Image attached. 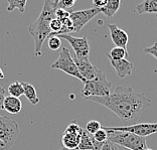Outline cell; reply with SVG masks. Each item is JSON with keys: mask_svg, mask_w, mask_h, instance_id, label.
Masks as SVG:
<instances>
[{"mask_svg": "<svg viewBox=\"0 0 157 150\" xmlns=\"http://www.w3.org/2000/svg\"><path fill=\"white\" fill-rule=\"evenodd\" d=\"M22 86H23V90H24L23 95L25 96L26 99L30 102V104H33V105L38 104L39 98L37 97L36 91H35V88L33 86L29 83H26V82H23Z\"/></svg>", "mask_w": 157, "mask_h": 150, "instance_id": "e0dca14e", "label": "cell"}, {"mask_svg": "<svg viewBox=\"0 0 157 150\" xmlns=\"http://www.w3.org/2000/svg\"><path fill=\"white\" fill-rule=\"evenodd\" d=\"M108 28L110 30L111 39L115 46H119V48L127 49V44L128 40H129V37H128L126 31L121 29L119 26L115 25V24H108Z\"/></svg>", "mask_w": 157, "mask_h": 150, "instance_id": "8fae6325", "label": "cell"}, {"mask_svg": "<svg viewBox=\"0 0 157 150\" xmlns=\"http://www.w3.org/2000/svg\"><path fill=\"white\" fill-rule=\"evenodd\" d=\"M82 133H71V132H63V137H62V142L63 147L67 149H75L78 148V142H80Z\"/></svg>", "mask_w": 157, "mask_h": 150, "instance_id": "5bb4252c", "label": "cell"}, {"mask_svg": "<svg viewBox=\"0 0 157 150\" xmlns=\"http://www.w3.org/2000/svg\"><path fill=\"white\" fill-rule=\"evenodd\" d=\"M60 150H69V149H67V148H65V147H63V148L60 149Z\"/></svg>", "mask_w": 157, "mask_h": 150, "instance_id": "8d00e7d4", "label": "cell"}, {"mask_svg": "<svg viewBox=\"0 0 157 150\" xmlns=\"http://www.w3.org/2000/svg\"><path fill=\"white\" fill-rule=\"evenodd\" d=\"M60 1V0H53V3H55V4L56 5V4H58V3Z\"/></svg>", "mask_w": 157, "mask_h": 150, "instance_id": "d590c367", "label": "cell"}, {"mask_svg": "<svg viewBox=\"0 0 157 150\" xmlns=\"http://www.w3.org/2000/svg\"><path fill=\"white\" fill-rule=\"evenodd\" d=\"M128 56H129V53H128L127 49H125L123 48H119V46L113 48L109 53H107V58L114 60H124V59H126Z\"/></svg>", "mask_w": 157, "mask_h": 150, "instance_id": "d6986e66", "label": "cell"}, {"mask_svg": "<svg viewBox=\"0 0 157 150\" xmlns=\"http://www.w3.org/2000/svg\"><path fill=\"white\" fill-rule=\"evenodd\" d=\"M22 109V103L19 98L6 96L3 102V110L10 114H18Z\"/></svg>", "mask_w": 157, "mask_h": 150, "instance_id": "4fadbf2b", "label": "cell"}, {"mask_svg": "<svg viewBox=\"0 0 157 150\" xmlns=\"http://www.w3.org/2000/svg\"><path fill=\"white\" fill-rule=\"evenodd\" d=\"M18 134L19 127L16 121L9 117L0 115V140L4 143L6 150L12 147Z\"/></svg>", "mask_w": 157, "mask_h": 150, "instance_id": "8992f818", "label": "cell"}, {"mask_svg": "<svg viewBox=\"0 0 157 150\" xmlns=\"http://www.w3.org/2000/svg\"><path fill=\"white\" fill-rule=\"evenodd\" d=\"M109 128L114 131L130 132V133H133L141 137H146L149 136V135L157 133V123H139V124H132L129 125V126L109 127Z\"/></svg>", "mask_w": 157, "mask_h": 150, "instance_id": "9c48e42d", "label": "cell"}, {"mask_svg": "<svg viewBox=\"0 0 157 150\" xmlns=\"http://www.w3.org/2000/svg\"><path fill=\"white\" fill-rule=\"evenodd\" d=\"M78 148L80 150H94V137L86 129L82 131Z\"/></svg>", "mask_w": 157, "mask_h": 150, "instance_id": "9a60e30c", "label": "cell"}, {"mask_svg": "<svg viewBox=\"0 0 157 150\" xmlns=\"http://www.w3.org/2000/svg\"><path fill=\"white\" fill-rule=\"evenodd\" d=\"M110 60V63H111L112 67L115 69L116 73L118 75V77L123 79L127 76H130L133 72L134 69V63H132L129 60H127L126 59L124 60Z\"/></svg>", "mask_w": 157, "mask_h": 150, "instance_id": "7c38bea8", "label": "cell"}, {"mask_svg": "<svg viewBox=\"0 0 157 150\" xmlns=\"http://www.w3.org/2000/svg\"><path fill=\"white\" fill-rule=\"evenodd\" d=\"M52 67L55 70L63 71V73L80 80L83 84L86 82V80L82 77V75L78 72L77 65L75 63V60L72 58V56H71L70 51L67 48H62V51L59 52L58 60L52 63Z\"/></svg>", "mask_w": 157, "mask_h": 150, "instance_id": "5b68a950", "label": "cell"}, {"mask_svg": "<svg viewBox=\"0 0 157 150\" xmlns=\"http://www.w3.org/2000/svg\"><path fill=\"white\" fill-rule=\"evenodd\" d=\"M144 150H152V149H149V148H145Z\"/></svg>", "mask_w": 157, "mask_h": 150, "instance_id": "f35d334b", "label": "cell"}, {"mask_svg": "<svg viewBox=\"0 0 157 150\" xmlns=\"http://www.w3.org/2000/svg\"><path fill=\"white\" fill-rule=\"evenodd\" d=\"M7 91H8V94L10 96H12V97L20 98L21 96H23V93H24L22 83H20L18 81L13 82V83H11L8 86Z\"/></svg>", "mask_w": 157, "mask_h": 150, "instance_id": "44dd1931", "label": "cell"}, {"mask_svg": "<svg viewBox=\"0 0 157 150\" xmlns=\"http://www.w3.org/2000/svg\"><path fill=\"white\" fill-rule=\"evenodd\" d=\"M56 5L52 0H44L42 10L37 19L33 21L28 28V33L33 37L35 44V56H40L42 55V44L46 38L51 35L52 31L49 28L51 21L55 18Z\"/></svg>", "mask_w": 157, "mask_h": 150, "instance_id": "7a4b0ae2", "label": "cell"}, {"mask_svg": "<svg viewBox=\"0 0 157 150\" xmlns=\"http://www.w3.org/2000/svg\"><path fill=\"white\" fill-rule=\"evenodd\" d=\"M111 82L107 80L106 75L102 70H99L97 77L84 83L81 94L85 99L89 97H105L111 94Z\"/></svg>", "mask_w": 157, "mask_h": 150, "instance_id": "277c9868", "label": "cell"}, {"mask_svg": "<svg viewBox=\"0 0 157 150\" xmlns=\"http://www.w3.org/2000/svg\"><path fill=\"white\" fill-rule=\"evenodd\" d=\"M87 100L106 107L129 126L136 122L144 110L151 105L145 93H137L128 86H118L113 93L105 97H89Z\"/></svg>", "mask_w": 157, "mask_h": 150, "instance_id": "6da1fadb", "label": "cell"}, {"mask_svg": "<svg viewBox=\"0 0 157 150\" xmlns=\"http://www.w3.org/2000/svg\"><path fill=\"white\" fill-rule=\"evenodd\" d=\"M62 23H63L62 29H60V31L56 35H59V34H67V33H75L73 21L71 20L70 17H67V18L63 19L62 21Z\"/></svg>", "mask_w": 157, "mask_h": 150, "instance_id": "7402d4cb", "label": "cell"}, {"mask_svg": "<svg viewBox=\"0 0 157 150\" xmlns=\"http://www.w3.org/2000/svg\"><path fill=\"white\" fill-rule=\"evenodd\" d=\"M104 128L108 133V140L114 144L132 150H144L147 148L146 147V137L138 136V135L126 131H114L109 127Z\"/></svg>", "mask_w": 157, "mask_h": 150, "instance_id": "3957f363", "label": "cell"}, {"mask_svg": "<svg viewBox=\"0 0 157 150\" xmlns=\"http://www.w3.org/2000/svg\"><path fill=\"white\" fill-rule=\"evenodd\" d=\"M75 63L77 65V67L78 70V72L82 75L86 81H90L93 80L97 77V75L99 73V70L97 67L93 66L90 60L88 59H77L76 56L74 58Z\"/></svg>", "mask_w": 157, "mask_h": 150, "instance_id": "30bf717a", "label": "cell"}, {"mask_svg": "<svg viewBox=\"0 0 157 150\" xmlns=\"http://www.w3.org/2000/svg\"><path fill=\"white\" fill-rule=\"evenodd\" d=\"M76 1L75 0H60V1L56 4V8H63V9H71L73 8Z\"/></svg>", "mask_w": 157, "mask_h": 150, "instance_id": "4316f807", "label": "cell"}, {"mask_svg": "<svg viewBox=\"0 0 157 150\" xmlns=\"http://www.w3.org/2000/svg\"><path fill=\"white\" fill-rule=\"evenodd\" d=\"M27 0H7V11L11 12L13 10L18 9L19 12L25 11V5Z\"/></svg>", "mask_w": 157, "mask_h": 150, "instance_id": "ffe728a7", "label": "cell"}, {"mask_svg": "<svg viewBox=\"0 0 157 150\" xmlns=\"http://www.w3.org/2000/svg\"><path fill=\"white\" fill-rule=\"evenodd\" d=\"M48 40V48L52 49V51H58L60 48H62V40L59 37H56V35H52V37H49Z\"/></svg>", "mask_w": 157, "mask_h": 150, "instance_id": "603a6c76", "label": "cell"}, {"mask_svg": "<svg viewBox=\"0 0 157 150\" xmlns=\"http://www.w3.org/2000/svg\"><path fill=\"white\" fill-rule=\"evenodd\" d=\"M136 11L139 14L154 13L157 14V0H143L136 6Z\"/></svg>", "mask_w": 157, "mask_h": 150, "instance_id": "2e32d148", "label": "cell"}, {"mask_svg": "<svg viewBox=\"0 0 157 150\" xmlns=\"http://www.w3.org/2000/svg\"><path fill=\"white\" fill-rule=\"evenodd\" d=\"M121 0H108L104 8H102V13L107 17H113L119 10Z\"/></svg>", "mask_w": 157, "mask_h": 150, "instance_id": "ac0fdd59", "label": "cell"}, {"mask_svg": "<svg viewBox=\"0 0 157 150\" xmlns=\"http://www.w3.org/2000/svg\"><path fill=\"white\" fill-rule=\"evenodd\" d=\"M60 39H66L71 44L75 52V56L77 59H88L90 53V44L87 37H75L70 34H59L56 35Z\"/></svg>", "mask_w": 157, "mask_h": 150, "instance_id": "52a82bcc", "label": "cell"}, {"mask_svg": "<svg viewBox=\"0 0 157 150\" xmlns=\"http://www.w3.org/2000/svg\"><path fill=\"white\" fill-rule=\"evenodd\" d=\"M101 150H115V145L112 142H110L109 140H107L104 145L102 146Z\"/></svg>", "mask_w": 157, "mask_h": 150, "instance_id": "1f68e13d", "label": "cell"}, {"mask_svg": "<svg viewBox=\"0 0 157 150\" xmlns=\"http://www.w3.org/2000/svg\"><path fill=\"white\" fill-rule=\"evenodd\" d=\"M0 150H6L5 149V145H4V143L0 140Z\"/></svg>", "mask_w": 157, "mask_h": 150, "instance_id": "836d02e7", "label": "cell"}, {"mask_svg": "<svg viewBox=\"0 0 157 150\" xmlns=\"http://www.w3.org/2000/svg\"><path fill=\"white\" fill-rule=\"evenodd\" d=\"M101 12H102V9L96 8V7L71 12L70 18L73 21L75 33H80L89 21H91L96 15H98V14Z\"/></svg>", "mask_w": 157, "mask_h": 150, "instance_id": "ba28073f", "label": "cell"}, {"mask_svg": "<svg viewBox=\"0 0 157 150\" xmlns=\"http://www.w3.org/2000/svg\"><path fill=\"white\" fill-rule=\"evenodd\" d=\"M107 1L108 0H93V5H94L96 8H104L105 5L107 4Z\"/></svg>", "mask_w": 157, "mask_h": 150, "instance_id": "f546056e", "label": "cell"}, {"mask_svg": "<svg viewBox=\"0 0 157 150\" xmlns=\"http://www.w3.org/2000/svg\"><path fill=\"white\" fill-rule=\"evenodd\" d=\"M5 94V90L0 86V110H3V102H4V99L6 97Z\"/></svg>", "mask_w": 157, "mask_h": 150, "instance_id": "4dcf8cb0", "label": "cell"}, {"mask_svg": "<svg viewBox=\"0 0 157 150\" xmlns=\"http://www.w3.org/2000/svg\"><path fill=\"white\" fill-rule=\"evenodd\" d=\"M144 52L149 53V55H151L152 56H154V58L157 60V42H155V44H153V45L149 46V48H144Z\"/></svg>", "mask_w": 157, "mask_h": 150, "instance_id": "f1b7e54d", "label": "cell"}, {"mask_svg": "<svg viewBox=\"0 0 157 150\" xmlns=\"http://www.w3.org/2000/svg\"><path fill=\"white\" fill-rule=\"evenodd\" d=\"M101 128H102V125L100 124V122H98V121H96V120H91L87 123L86 130H87L90 134L93 135V134H95L99 129H101Z\"/></svg>", "mask_w": 157, "mask_h": 150, "instance_id": "484cf974", "label": "cell"}, {"mask_svg": "<svg viewBox=\"0 0 157 150\" xmlns=\"http://www.w3.org/2000/svg\"><path fill=\"white\" fill-rule=\"evenodd\" d=\"M93 137L96 141L101 142V143H105L108 140V133L104 127H102L101 129H99L95 134H93Z\"/></svg>", "mask_w": 157, "mask_h": 150, "instance_id": "d4e9b609", "label": "cell"}, {"mask_svg": "<svg viewBox=\"0 0 157 150\" xmlns=\"http://www.w3.org/2000/svg\"><path fill=\"white\" fill-rule=\"evenodd\" d=\"M71 150H80L78 148H75V149H71Z\"/></svg>", "mask_w": 157, "mask_h": 150, "instance_id": "74e56055", "label": "cell"}, {"mask_svg": "<svg viewBox=\"0 0 157 150\" xmlns=\"http://www.w3.org/2000/svg\"><path fill=\"white\" fill-rule=\"evenodd\" d=\"M70 14H71V12L67 11V10H65V9L56 8L55 15H56V18H58L59 20L63 21V19H66V18H67V17H70Z\"/></svg>", "mask_w": 157, "mask_h": 150, "instance_id": "83f0119b", "label": "cell"}, {"mask_svg": "<svg viewBox=\"0 0 157 150\" xmlns=\"http://www.w3.org/2000/svg\"><path fill=\"white\" fill-rule=\"evenodd\" d=\"M62 26H63L62 21L55 17V18L51 21V24H49V28H51V31H52V33H51L49 37H52V35L58 34L60 31V29H62Z\"/></svg>", "mask_w": 157, "mask_h": 150, "instance_id": "cb8c5ba5", "label": "cell"}, {"mask_svg": "<svg viewBox=\"0 0 157 150\" xmlns=\"http://www.w3.org/2000/svg\"><path fill=\"white\" fill-rule=\"evenodd\" d=\"M114 145H115V150H132V149H129V148H125V147H122V146L117 145V144H114Z\"/></svg>", "mask_w": 157, "mask_h": 150, "instance_id": "d6a6232c", "label": "cell"}, {"mask_svg": "<svg viewBox=\"0 0 157 150\" xmlns=\"http://www.w3.org/2000/svg\"><path fill=\"white\" fill-rule=\"evenodd\" d=\"M3 79H4V74H3L2 70L0 69V80H3Z\"/></svg>", "mask_w": 157, "mask_h": 150, "instance_id": "e575fe53", "label": "cell"}]
</instances>
